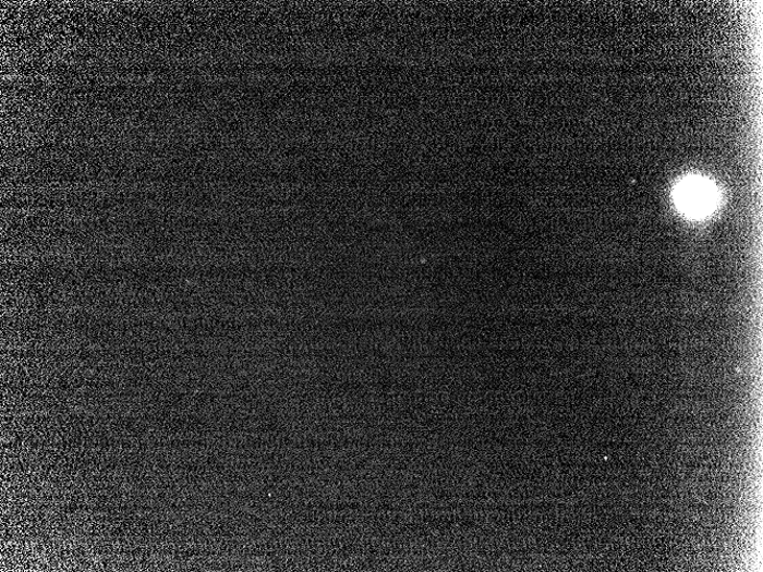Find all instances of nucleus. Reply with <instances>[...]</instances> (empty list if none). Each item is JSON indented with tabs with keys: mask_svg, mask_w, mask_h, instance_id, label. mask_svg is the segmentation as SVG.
Listing matches in <instances>:
<instances>
[{
	"mask_svg": "<svg viewBox=\"0 0 763 572\" xmlns=\"http://www.w3.org/2000/svg\"><path fill=\"white\" fill-rule=\"evenodd\" d=\"M675 203L685 217L701 220L717 207L718 191L712 182L701 177H689L676 186Z\"/></svg>",
	"mask_w": 763,
	"mask_h": 572,
	"instance_id": "obj_1",
	"label": "nucleus"
}]
</instances>
